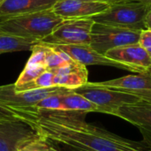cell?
Here are the masks:
<instances>
[{
	"instance_id": "obj_3",
	"label": "cell",
	"mask_w": 151,
	"mask_h": 151,
	"mask_svg": "<svg viewBox=\"0 0 151 151\" xmlns=\"http://www.w3.org/2000/svg\"><path fill=\"white\" fill-rule=\"evenodd\" d=\"M149 8L137 3L119 2L112 4L104 12L92 17L96 23L129 30H145V17Z\"/></svg>"
},
{
	"instance_id": "obj_13",
	"label": "cell",
	"mask_w": 151,
	"mask_h": 151,
	"mask_svg": "<svg viewBox=\"0 0 151 151\" xmlns=\"http://www.w3.org/2000/svg\"><path fill=\"white\" fill-rule=\"evenodd\" d=\"M58 0H1L0 18L51 9Z\"/></svg>"
},
{
	"instance_id": "obj_21",
	"label": "cell",
	"mask_w": 151,
	"mask_h": 151,
	"mask_svg": "<svg viewBox=\"0 0 151 151\" xmlns=\"http://www.w3.org/2000/svg\"><path fill=\"white\" fill-rule=\"evenodd\" d=\"M46 50L47 47L41 42L35 44L31 50L32 54L26 65H45Z\"/></svg>"
},
{
	"instance_id": "obj_18",
	"label": "cell",
	"mask_w": 151,
	"mask_h": 151,
	"mask_svg": "<svg viewBox=\"0 0 151 151\" xmlns=\"http://www.w3.org/2000/svg\"><path fill=\"white\" fill-rule=\"evenodd\" d=\"M69 88L57 94H53L51 96H49L42 100H41L39 103H37L32 109H29V111H34L37 112H43V111H66L65 107L62 102L61 96L65 92L68 91ZM25 111V110H24ZM68 112V111H67Z\"/></svg>"
},
{
	"instance_id": "obj_11",
	"label": "cell",
	"mask_w": 151,
	"mask_h": 151,
	"mask_svg": "<svg viewBox=\"0 0 151 151\" xmlns=\"http://www.w3.org/2000/svg\"><path fill=\"white\" fill-rule=\"evenodd\" d=\"M111 4L87 0H58L52 11L63 19L92 18L109 8Z\"/></svg>"
},
{
	"instance_id": "obj_22",
	"label": "cell",
	"mask_w": 151,
	"mask_h": 151,
	"mask_svg": "<svg viewBox=\"0 0 151 151\" xmlns=\"http://www.w3.org/2000/svg\"><path fill=\"white\" fill-rule=\"evenodd\" d=\"M51 144L42 140L41 137L35 138L24 143L18 151H50Z\"/></svg>"
},
{
	"instance_id": "obj_7",
	"label": "cell",
	"mask_w": 151,
	"mask_h": 151,
	"mask_svg": "<svg viewBox=\"0 0 151 151\" xmlns=\"http://www.w3.org/2000/svg\"><path fill=\"white\" fill-rule=\"evenodd\" d=\"M67 89L63 87H51L47 88H35L16 91L13 84L0 86V104L15 111L32 109L43 98Z\"/></svg>"
},
{
	"instance_id": "obj_12",
	"label": "cell",
	"mask_w": 151,
	"mask_h": 151,
	"mask_svg": "<svg viewBox=\"0 0 151 151\" xmlns=\"http://www.w3.org/2000/svg\"><path fill=\"white\" fill-rule=\"evenodd\" d=\"M105 56L137 69L140 73L151 70V58L148 50L139 42L108 50Z\"/></svg>"
},
{
	"instance_id": "obj_2",
	"label": "cell",
	"mask_w": 151,
	"mask_h": 151,
	"mask_svg": "<svg viewBox=\"0 0 151 151\" xmlns=\"http://www.w3.org/2000/svg\"><path fill=\"white\" fill-rule=\"evenodd\" d=\"M63 20L51 8L0 18V32L42 41Z\"/></svg>"
},
{
	"instance_id": "obj_25",
	"label": "cell",
	"mask_w": 151,
	"mask_h": 151,
	"mask_svg": "<svg viewBox=\"0 0 151 151\" xmlns=\"http://www.w3.org/2000/svg\"><path fill=\"white\" fill-rule=\"evenodd\" d=\"M130 94H133L134 96H139L141 99L146 100L148 102L151 103V90H141V91H133V92H128Z\"/></svg>"
},
{
	"instance_id": "obj_8",
	"label": "cell",
	"mask_w": 151,
	"mask_h": 151,
	"mask_svg": "<svg viewBox=\"0 0 151 151\" xmlns=\"http://www.w3.org/2000/svg\"><path fill=\"white\" fill-rule=\"evenodd\" d=\"M43 43L65 52L73 60L85 66L105 65V66H111V67L123 69L126 71H131L133 73H140L137 69L130 65L111 59L107 58L105 55L97 52L89 44H53V43H46V42Z\"/></svg>"
},
{
	"instance_id": "obj_31",
	"label": "cell",
	"mask_w": 151,
	"mask_h": 151,
	"mask_svg": "<svg viewBox=\"0 0 151 151\" xmlns=\"http://www.w3.org/2000/svg\"><path fill=\"white\" fill-rule=\"evenodd\" d=\"M150 147V151H151V146H149Z\"/></svg>"
},
{
	"instance_id": "obj_20",
	"label": "cell",
	"mask_w": 151,
	"mask_h": 151,
	"mask_svg": "<svg viewBox=\"0 0 151 151\" xmlns=\"http://www.w3.org/2000/svg\"><path fill=\"white\" fill-rule=\"evenodd\" d=\"M42 44H44V43H42ZM44 45L47 47L46 57H45V67L47 70H53V69L58 68V67L64 65L65 64H66L67 62H70V61L65 60L58 50H54L53 48H51L46 44H44Z\"/></svg>"
},
{
	"instance_id": "obj_19",
	"label": "cell",
	"mask_w": 151,
	"mask_h": 151,
	"mask_svg": "<svg viewBox=\"0 0 151 151\" xmlns=\"http://www.w3.org/2000/svg\"><path fill=\"white\" fill-rule=\"evenodd\" d=\"M46 70L47 69L45 65H26L24 70L19 74V78L13 84L15 87H19L27 83H30Z\"/></svg>"
},
{
	"instance_id": "obj_4",
	"label": "cell",
	"mask_w": 151,
	"mask_h": 151,
	"mask_svg": "<svg viewBox=\"0 0 151 151\" xmlns=\"http://www.w3.org/2000/svg\"><path fill=\"white\" fill-rule=\"evenodd\" d=\"M99 108L100 113L115 116L117 111L126 105L141 100L137 96L130 93L108 88L97 82H87L86 84L73 89Z\"/></svg>"
},
{
	"instance_id": "obj_1",
	"label": "cell",
	"mask_w": 151,
	"mask_h": 151,
	"mask_svg": "<svg viewBox=\"0 0 151 151\" xmlns=\"http://www.w3.org/2000/svg\"><path fill=\"white\" fill-rule=\"evenodd\" d=\"M16 118L27 123L42 140L76 151H150L144 142H134L85 121L86 113L16 111Z\"/></svg>"
},
{
	"instance_id": "obj_16",
	"label": "cell",
	"mask_w": 151,
	"mask_h": 151,
	"mask_svg": "<svg viewBox=\"0 0 151 151\" xmlns=\"http://www.w3.org/2000/svg\"><path fill=\"white\" fill-rule=\"evenodd\" d=\"M62 102L68 112H78V113H89V112H99V108L86 99L81 95L74 92L73 89H69L61 96Z\"/></svg>"
},
{
	"instance_id": "obj_5",
	"label": "cell",
	"mask_w": 151,
	"mask_h": 151,
	"mask_svg": "<svg viewBox=\"0 0 151 151\" xmlns=\"http://www.w3.org/2000/svg\"><path fill=\"white\" fill-rule=\"evenodd\" d=\"M142 31L129 30L96 23L92 27L90 46L97 52L105 55L112 49L139 42Z\"/></svg>"
},
{
	"instance_id": "obj_15",
	"label": "cell",
	"mask_w": 151,
	"mask_h": 151,
	"mask_svg": "<svg viewBox=\"0 0 151 151\" xmlns=\"http://www.w3.org/2000/svg\"><path fill=\"white\" fill-rule=\"evenodd\" d=\"M40 42L41 41L34 38L0 32V55L4 53L31 50L32 48Z\"/></svg>"
},
{
	"instance_id": "obj_14",
	"label": "cell",
	"mask_w": 151,
	"mask_h": 151,
	"mask_svg": "<svg viewBox=\"0 0 151 151\" xmlns=\"http://www.w3.org/2000/svg\"><path fill=\"white\" fill-rule=\"evenodd\" d=\"M99 85L123 92L151 90V70L138 73L135 75H127L121 78L97 82Z\"/></svg>"
},
{
	"instance_id": "obj_32",
	"label": "cell",
	"mask_w": 151,
	"mask_h": 151,
	"mask_svg": "<svg viewBox=\"0 0 151 151\" xmlns=\"http://www.w3.org/2000/svg\"><path fill=\"white\" fill-rule=\"evenodd\" d=\"M0 1H1V0H0Z\"/></svg>"
},
{
	"instance_id": "obj_10",
	"label": "cell",
	"mask_w": 151,
	"mask_h": 151,
	"mask_svg": "<svg viewBox=\"0 0 151 151\" xmlns=\"http://www.w3.org/2000/svg\"><path fill=\"white\" fill-rule=\"evenodd\" d=\"M115 116L135 126L142 133L143 142L151 146L150 102L141 99L136 103L126 104L117 111Z\"/></svg>"
},
{
	"instance_id": "obj_24",
	"label": "cell",
	"mask_w": 151,
	"mask_h": 151,
	"mask_svg": "<svg viewBox=\"0 0 151 151\" xmlns=\"http://www.w3.org/2000/svg\"><path fill=\"white\" fill-rule=\"evenodd\" d=\"M16 118L15 112H13L10 108L0 104V119H13Z\"/></svg>"
},
{
	"instance_id": "obj_9",
	"label": "cell",
	"mask_w": 151,
	"mask_h": 151,
	"mask_svg": "<svg viewBox=\"0 0 151 151\" xmlns=\"http://www.w3.org/2000/svg\"><path fill=\"white\" fill-rule=\"evenodd\" d=\"M37 134L18 118L0 119V151H18Z\"/></svg>"
},
{
	"instance_id": "obj_6",
	"label": "cell",
	"mask_w": 151,
	"mask_h": 151,
	"mask_svg": "<svg viewBox=\"0 0 151 151\" xmlns=\"http://www.w3.org/2000/svg\"><path fill=\"white\" fill-rule=\"evenodd\" d=\"M94 24L92 18L64 19L41 42L53 44H90Z\"/></svg>"
},
{
	"instance_id": "obj_29",
	"label": "cell",
	"mask_w": 151,
	"mask_h": 151,
	"mask_svg": "<svg viewBox=\"0 0 151 151\" xmlns=\"http://www.w3.org/2000/svg\"><path fill=\"white\" fill-rule=\"evenodd\" d=\"M50 151H61V150H58V149H57L56 147L52 146V144H51V147H50Z\"/></svg>"
},
{
	"instance_id": "obj_26",
	"label": "cell",
	"mask_w": 151,
	"mask_h": 151,
	"mask_svg": "<svg viewBox=\"0 0 151 151\" xmlns=\"http://www.w3.org/2000/svg\"><path fill=\"white\" fill-rule=\"evenodd\" d=\"M125 2H133V3H137V4H141L146 7H148L149 9H151V0H123ZM122 2V1H121Z\"/></svg>"
},
{
	"instance_id": "obj_30",
	"label": "cell",
	"mask_w": 151,
	"mask_h": 151,
	"mask_svg": "<svg viewBox=\"0 0 151 151\" xmlns=\"http://www.w3.org/2000/svg\"><path fill=\"white\" fill-rule=\"evenodd\" d=\"M147 50H148V52H149V54H150V58H151V48L148 49Z\"/></svg>"
},
{
	"instance_id": "obj_17",
	"label": "cell",
	"mask_w": 151,
	"mask_h": 151,
	"mask_svg": "<svg viewBox=\"0 0 151 151\" xmlns=\"http://www.w3.org/2000/svg\"><path fill=\"white\" fill-rule=\"evenodd\" d=\"M88 70L73 72L66 74H54L53 84L55 87H63L69 89H75L88 82Z\"/></svg>"
},
{
	"instance_id": "obj_27",
	"label": "cell",
	"mask_w": 151,
	"mask_h": 151,
	"mask_svg": "<svg viewBox=\"0 0 151 151\" xmlns=\"http://www.w3.org/2000/svg\"><path fill=\"white\" fill-rule=\"evenodd\" d=\"M145 29L151 30V9L149 10L145 17Z\"/></svg>"
},
{
	"instance_id": "obj_23",
	"label": "cell",
	"mask_w": 151,
	"mask_h": 151,
	"mask_svg": "<svg viewBox=\"0 0 151 151\" xmlns=\"http://www.w3.org/2000/svg\"><path fill=\"white\" fill-rule=\"evenodd\" d=\"M139 44L144 49L148 50L151 48V30H142L139 39Z\"/></svg>"
},
{
	"instance_id": "obj_28",
	"label": "cell",
	"mask_w": 151,
	"mask_h": 151,
	"mask_svg": "<svg viewBox=\"0 0 151 151\" xmlns=\"http://www.w3.org/2000/svg\"><path fill=\"white\" fill-rule=\"evenodd\" d=\"M87 1H92V2H100V3H105V4H116V3L121 2V1H123V0H87Z\"/></svg>"
}]
</instances>
